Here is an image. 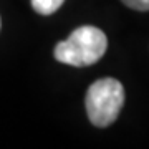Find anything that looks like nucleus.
I'll list each match as a JSON object with an SVG mask.
<instances>
[{
  "instance_id": "f257e3e1",
  "label": "nucleus",
  "mask_w": 149,
  "mask_h": 149,
  "mask_svg": "<svg viewBox=\"0 0 149 149\" xmlns=\"http://www.w3.org/2000/svg\"><path fill=\"white\" fill-rule=\"evenodd\" d=\"M106 48L108 38L103 30L83 25L55 47V58L70 66H90L101 60Z\"/></svg>"
},
{
  "instance_id": "f03ea898",
  "label": "nucleus",
  "mask_w": 149,
  "mask_h": 149,
  "mask_svg": "<svg viewBox=\"0 0 149 149\" xmlns=\"http://www.w3.org/2000/svg\"><path fill=\"white\" fill-rule=\"evenodd\" d=\"M124 104V88L114 78H101L88 88L85 100L91 124L106 128L116 121Z\"/></svg>"
},
{
  "instance_id": "7ed1b4c3",
  "label": "nucleus",
  "mask_w": 149,
  "mask_h": 149,
  "mask_svg": "<svg viewBox=\"0 0 149 149\" xmlns=\"http://www.w3.org/2000/svg\"><path fill=\"white\" fill-rule=\"evenodd\" d=\"M65 0H32L33 10L40 15H52L63 5Z\"/></svg>"
},
{
  "instance_id": "20e7f679",
  "label": "nucleus",
  "mask_w": 149,
  "mask_h": 149,
  "mask_svg": "<svg viewBox=\"0 0 149 149\" xmlns=\"http://www.w3.org/2000/svg\"><path fill=\"white\" fill-rule=\"evenodd\" d=\"M123 3L133 10L138 12H149V0H121Z\"/></svg>"
},
{
  "instance_id": "39448f33",
  "label": "nucleus",
  "mask_w": 149,
  "mask_h": 149,
  "mask_svg": "<svg viewBox=\"0 0 149 149\" xmlns=\"http://www.w3.org/2000/svg\"><path fill=\"white\" fill-rule=\"evenodd\" d=\"M0 27H2V22H0Z\"/></svg>"
}]
</instances>
